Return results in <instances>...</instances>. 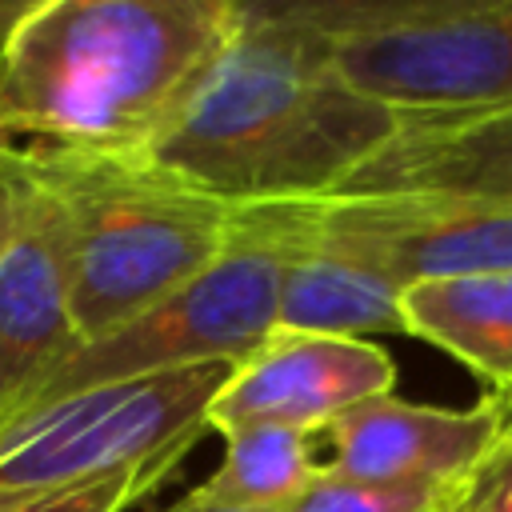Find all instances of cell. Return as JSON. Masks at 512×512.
<instances>
[{
    "mask_svg": "<svg viewBox=\"0 0 512 512\" xmlns=\"http://www.w3.org/2000/svg\"><path fill=\"white\" fill-rule=\"evenodd\" d=\"M332 40L288 24H240L228 52L148 152L228 204L336 192L404 112L352 88Z\"/></svg>",
    "mask_w": 512,
    "mask_h": 512,
    "instance_id": "2",
    "label": "cell"
},
{
    "mask_svg": "<svg viewBox=\"0 0 512 512\" xmlns=\"http://www.w3.org/2000/svg\"><path fill=\"white\" fill-rule=\"evenodd\" d=\"M496 0H236L240 24H288L328 40L424 28L480 12Z\"/></svg>",
    "mask_w": 512,
    "mask_h": 512,
    "instance_id": "15",
    "label": "cell"
},
{
    "mask_svg": "<svg viewBox=\"0 0 512 512\" xmlns=\"http://www.w3.org/2000/svg\"><path fill=\"white\" fill-rule=\"evenodd\" d=\"M280 248V284H276V328L316 332V336H404L400 292L380 272L328 252L300 232H292L264 200L240 204Z\"/></svg>",
    "mask_w": 512,
    "mask_h": 512,
    "instance_id": "12",
    "label": "cell"
},
{
    "mask_svg": "<svg viewBox=\"0 0 512 512\" xmlns=\"http://www.w3.org/2000/svg\"><path fill=\"white\" fill-rule=\"evenodd\" d=\"M24 188H28L24 152H20V144H12V140L0 136V252L8 248V240H12L16 224H20Z\"/></svg>",
    "mask_w": 512,
    "mask_h": 512,
    "instance_id": "19",
    "label": "cell"
},
{
    "mask_svg": "<svg viewBox=\"0 0 512 512\" xmlns=\"http://www.w3.org/2000/svg\"><path fill=\"white\" fill-rule=\"evenodd\" d=\"M220 464L192 488L196 500L248 508V512H284L308 480L324 468L316 460V436L284 424H240L220 432Z\"/></svg>",
    "mask_w": 512,
    "mask_h": 512,
    "instance_id": "14",
    "label": "cell"
},
{
    "mask_svg": "<svg viewBox=\"0 0 512 512\" xmlns=\"http://www.w3.org/2000/svg\"><path fill=\"white\" fill-rule=\"evenodd\" d=\"M164 512H248V508H224V504H208V500H196L192 492L180 496L176 504H168Z\"/></svg>",
    "mask_w": 512,
    "mask_h": 512,
    "instance_id": "21",
    "label": "cell"
},
{
    "mask_svg": "<svg viewBox=\"0 0 512 512\" xmlns=\"http://www.w3.org/2000/svg\"><path fill=\"white\" fill-rule=\"evenodd\" d=\"M36 4H40V0H0V44L12 36V28H16Z\"/></svg>",
    "mask_w": 512,
    "mask_h": 512,
    "instance_id": "20",
    "label": "cell"
},
{
    "mask_svg": "<svg viewBox=\"0 0 512 512\" xmlns=\"http://www.w3.org/2000/svg\"><path fill=\"white\" fill-rule=\"evenodd\" d=\"M508 428V392H484L472 408L412 404L384 392L348 408L320 432L328 440L324 468L360 480L464 484L500 448Z\"/></svg>",
    "mask_w": 512,
    "mask_h": 512,
    "instance_id": "9",
    "label": "cell"
},
{
    "mask_svg": "<svg viewBox=\"0 0 512 512\" xmlns=\"http://www.w3.org/2000/svg\"><path fill=\"white\" fill-rule=\"evenodd\" d=\"M392 388L396 364L380 344L272 328V336L244 356L212 396L208 428L284 424L316 436L348 408Z\"/></svg>",
    "mask_w": 512,
    "mask_h": 512,
    "instance_id": "8",
    "label": "cell"
},
{
    "mask_svg": "<svg viewBox=\"0 0 512 512\" xmlns=\"http://www.w3.org/2000/svg\"><path fill=\"white\" fill-rule=\"evenodd\" d=\"M332 44L340 76L396 112L432 116L512 104V0L424 28Z\"/></svg>",
    "mask_w": 512,
    "mask_h": 512,
    "instance_id": "7",
    "label": "cell"
},
{
    "mask_svg": "<svg viewBox=\"0 0 512 512\" xmlns=\"http://www.w3.org/2000/svg\"><path fill=\"white\" fill-rule=\"evenodd\" d=\"M180 464H184V456L156 460V464H144V468H124V472L88 480V484H80V488L52 492V496H44V500H36V504H24V508H16V512H124V508H132L136 500H144L148 492H156Z\"/></svg>",
    "mask_w": 512,
    "mask_h": 512,
    "instance_id": "17",
    "label": "cell"
},
{
    "mask_svg": "<svg viewBox=\"0 0 512 512\" xmlns=\"http://www.w3.org/2000/svg\"><path fill=\"white\" fill-rule=\"evenodd\" d=\"M236 32V0H40L0 44V136L148 156Z\"/></svg>",
    "mask_w": 512,
    "mask_h": 512,
    "instance_id": "1",
    "label": "cell"
},
{
    "mask_svg": "<svg viewBox=\"0 0 512 512\" xmlns=\"http://www.w3.org/2000/svg\"><path fill=\"white\" fill-rule=\"evenodd\" d=\"M276 284L280 248L236 204L232 240L216 264H208L196 280H188L148 312L132 316L128 324L84 340L28 396L16 420L88 388L180 372L196 364H240L276 328Z\"/></svg>",
    "mask_w": 512,
    "mask_h": 512,
    "instance_id": "5",
    "label": "cell"
},
{
    "mask_svg": "<svg viewBox=\"0 0 512 512\" xmlns=\"http://www.w3.org/2000/svg\"><path fill=\"white\" fill-rule=\"evenodd\" d=\"M336 192H452L512 204V104L408 116Z\"/></svg>",
    "mask_w": 512,
    "mask_h": 512,
    "instance_id": "11",
    "label": "cell"
},
{
    "mask_svg": "<svg viewBox=\"0 0 512 512\" xmlns=\"http://www.w3.org/2000/svg\"><path fill=\"white\" fill-rule=\"evenodd\" d=\"M464 484H432V480H360L320 468L308 488L284 512H440L452 504Z\"/></svg>",
    "mask_w": 512,
    "mask_h": 512,
    "instance_id": "16",
    "label": "cell"
},
{
    "mask_svg": "<svg viewBox=\"0 0 512 512\" xmlns=\"http://www.w3.org/2000/svg\"><path fill=\"white\" fill-rule=\"evenodd\" d=\"M24 152V148H20ZM20 224L0 252V432L84 340L68 304V240L52 192L24 160Z\"/></svg>",
    "mask_w": 512,
    "mask_h": 512,
    "instance_id": "10",
    "label": "cell"
},
{
    "mask_svg": "<svg viewBox=\"0 0 512 512\" xmlns=\"http://www.w3.org/2000/svg\"><path fill=\"white\" fill-rule=\"evenodd\" d=\"M464 512H512V428L472 476Z\"/></svg>",
    "mask_w": 512,
    "mask_h": 512,
    "instance_id": "18",
    "label": "cell"
},
{
    "mask_svg": "<svg viewBox=\"0 0 512 512\" xmlns=\"http://www.w3.org/2000/svg\"><path fill=\"white\" fill-rule=\"evenodd\" d=\"M464 496H468V488H464V492H460V496H456V500H452V504H444V508H440V512H464Z\"/></svg>",
    "mask_w": 512,
    "mask_h": 512,
    "instance_id": "22",
    "label": "cell"
},
{
    "mask_svg": "<svg viewBox=\"0 0 512 512\" xmlns=\"http://www.w3.org/2000/svg\"><path fill=\"white\" fill-rule=\"evenodd\" d=\"M236 364L120 380L64 396L0 432V512L88 480L188 456L208 432V404Z\"/></svg>",
    "mask_w": 512,
    "mask_h": 512,
    "instance_id": "4",
    "label": "cell"
},
{
    "mask_svg": "<svg viewBox=\"0 0 512 512\" xmlns=\"http://www.w3.org/2000/svg\"><path fill=\"white\" fill-rule=\"evenodd\" d=\"M52 192L68 240V304L80 340H96L196 280L232 240L228 200L152 156L24 148Z\"/></svg>",
    "mask_w": 512,
    "mask_h": 512,
    "instance_id": "3",
    "label": "cell"
},
{
    "mask_svg": "<svg viewBox=\"0 0 512 512\" xmlns=\"http://www.w3.org/2000/svg\"><path fill=\"white\" fill-rule=\"evenodd\" d=\"M292 232L396 288L512 272V204L452 192H324L264 200Z\"/></svg>",
    "mask_w": 512,
    "mask_h": 512,
    "instance_id": "6",
    "label": "cell"
},
{
    "mask_svg": "<svg viewBox=\"0 0 512 512\" xmlns=\"http://www.w3.org/2000/svg\"><path fill=\"white\" fill-rule=\"evenodd\" d=\"M404 336H416L472 376L488 392L512 396V272L412 284L400 292Z\"/></svg>",
    "mask_w": 512,
    "mask_h": 512,
    "instance_id": "13",
    "label": "cell"
}]
</instances>
